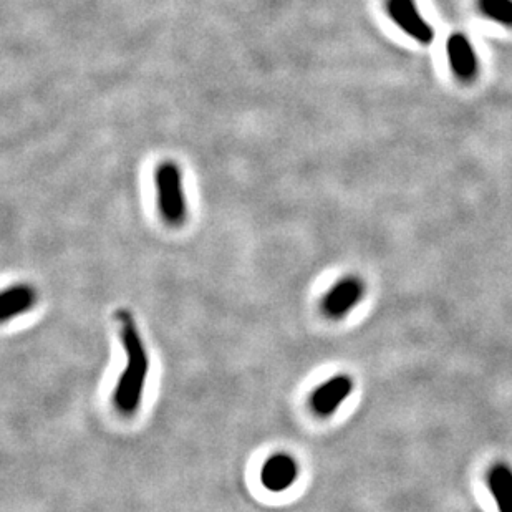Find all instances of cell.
Returning a JSON list of instances; mask_svg holds the SVG:
<instances>
[{
	"instance_id": "cell-1",
	"label": "cell",
	"mask_w": 512,
	"mask_h": 512,
	"mask_svg": "<svg viewBox=\"0 0 512 512\" xmlns=\"http://www.w3.org/2000/svg\"><path fill=\"white\" fill-rule=\"evenodd\" d=\"M116 320L120 325L121 343L125 350V368L113 390V406L121 416L130 418L138 413L143 401L150 375V353L131 312L120 310Z\"/></svg>"
},
{
	"instance_id": "cell-2",
	"label": "cell",
	"mask_w": 512,
	"mask_h": 512,
	"mask_svg": "<svg viewBox=\"0 0 512 512\" xmlns=\"http://www.w3.org/2000/svg\"><path fill=\"white\" fill-rule=\"evenodd\" d=\"M155 191L161 219L171 228H181L188 219V199L181 170L174 161L156 166Z\"/></svg>"
},
{
	"instance_id": "cell-3",
	"label": "cell",
	"mask_w": 512,
	"mask_h": 512,
	"mask_svg": "<svg viewBox=\"0 0 512 512\" xmlns=\"http://www.w3.org/2000/svg\"><path fill=\"white\" fill-rule=\"evenodd\" d=\"M388 14L406 35H410L411 39L423 45L433 42L435 37L433 27L420 14L415 0H388Z\"/></svg>"
},
{
	"instance_id": "cell-4",
	"label": "cell",
	"mask_w": 512,
	"mask_h": 512,
	"mask_svg": "<svg viewBox=\"0 0 512 512\" xmlns=\"http://www.w3.org/2000/svg\"><path fill=\"white\" fill-rule=\"evenodd\" d=\"M365 294V284L358 277H345L332 287L322 300V310L330 319H342Z\"/></svg>"
},
{
	"instance_id": "cell-5",
	"label": "cell",
	"mask_w": 512,
	"mask_h": 512,
	"mask_svg": "<svg viewBox=\"0 0 512 512\" xmlns=\"http://www.w3.org/2000/svg\"><path fill=\"white\" fill-rule=\"evenodd\" d=\"M353 390V380L347 375H337L330 378L324 385H320L312 397H310V408L315 415L327 418L334 415L339 410V406L343 401L350 397Z\"/></svg>"
},
{
	"instance_id": "cell-6",
	"label": "cell",
	"mask_w": 512,
	"mask_h": 512,
	"mask_svg": "<svg viewBox=\"0 0 512 512\" xmlns=\"http://www.w3.org/2000/svg\"><path fill=\"white\" fill-rule=\"evenodd\" d=\"M299 478V464L287 453L269 456L261 469V483L271 493H284Z\"/></svg>"
},
{
	"instance_id": "cell-7",
	"label": "cell",
	"mask_w": 512,
	"mask_h": 512,
	"mask_svg": "<svg viewBox=\"0 0 512 512\" xmlns=\"http://www.w3.org/2000/svg\"><path fill=\"white\" fill-rule=\"evenodd\" d=\"M39 294L34 285L14 284L0 290V324L17 319L34 309Z\"/></svg>"
},
{
	"instance_id": "cell-8",
	"label": "cell",
	"mask_w": 512,
	"mask_h": 512,
	"mask_svg": "<svg viewBox=\"0 0 512 512\" xmlns=\"http://www.w3.org/2000/svg\"><path fill=\"white\" fill-rule=\"evenodd\" d=\"M446 54L450 60L451 70L459 80L469 82L478 75V55L466 35H451L446 44Z\"/></svg>"
},
{
	"instance_id": "cell-9",
	"label": "cell",
	"mask_w": 512,
	"mask_h": 512,
	"mask_svg": "<svg viewBox=\"0 0 512 512\" xmlns=\"http://www.w3.org/2000/svg\"><path fill=\"white\" fill-rule=\"evenodd\" d=\"M488 486L499 512H512V469L508 464H496L491 468Z\"/></svg>"
},
{
	"instance_id": "cell-10",
	"label": "cell",
	"mask_w": 512,
	"mask_h": 512,
	"mask_svg": "<svg viewBox=\"0 0 512 512\" xmlns=\"http://www.w3.org/2000/svg\"><path fill=\"white\" fill-rule=\"evenodd\" d=\"M479 9L488 19L512 27V0H479Z\"/></svg>"
}]
</instances>
